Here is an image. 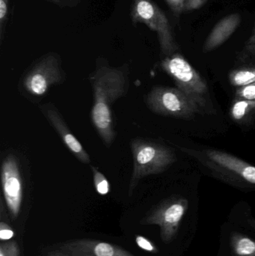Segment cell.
Segmentation results:
<instances>
[{
    "label": "cell",
    "mask_w": 255,
    "mask_h": 256,
    "mask_svg": "<svg viewBox=\"0 0 255 256\" xmlns=\"http://www.w3.org/2000/svg\"><path fill=\"white\" fill-rule=\"evenodd\" d=\"M188 206L186 198H169L159 204L142 220V224L159 226L162 240L165 243H169L176 236Z\"/></svg>",
    "instance_id": "obj_8"
},
{
    "label": "cell",
    "mask_w": 255,
    "mask_h": 256,
    "mask_svg": "<svg viewBox=\"0 0 255 256\" xmlns=\"http://www.w3.org/2000/svg\"><path fill=\"white\" fill-rule=\"evenodd\" d=\"M14 236L13 230L4 222L0 224V239L1 240H9Z\"/></svg>",
    "instance_id": "obj_22"
},
{
    "label": "cell",
    "mask_w": 255,
    "mask_h": 256,
    "mask_svg": "<svg viewBox=\"0 0 255 256\" xmlns=\"http://www.w3.org/2000/svg\"><path fill=\"white\" fill-rule=\"evenodd\" d=\"M61 250L70 256H134L117 245L88 239L67 242Z\"/></svg>",
    "instance_id": "obj_11"
},
{
    "label": "cell",
    "mask_w": 255,
    "mask_h": 256,
    "mask_svg": "<svg viewBox=\"0 0 255 256\" xmlns=\"http://www.w3.org/2000/svg\"><path fill=\"white\" fill-rule=\"evenodd\" d=\"M65 81L61 58L50 52L39 58L21 78L20 87L25 96L39 99L47 94L51 87Z\"/></svg>",
    "instance_id": "obj_4"
},
{
    "label": "cell",
    "mask_w": 255,
    "mask_h": 256,
    "mask_svg": "<svg viewBox=\"0 0 255 256\" xmlns=\"http://www.w3.org/2000/svg\"><path fill=\"white\" fill-rule=\"evenodd\" d=\"M136 242L141 249L150 252H157V249L149 240L142 236H136Z\"/></svg>",
    "instance_id": "obj_20"
},
{
    "label": "cell",
    "mask_w": 255,
    "mask_h": 256,
    "mask_svg": "<svg viewBox=\"0 0 255 256\" xmlns=\"http://www.w3.org/2000/svg\"><path fill=\"white\" fill-rule=\"evenodd\" d=\"M231 246L237 256H255V240L244 234H232Z\"/></svg>",
    "instance_id": "obj_13"
},
{
    "label": "cell",
    "mask_w": 255,
    "mask_h": 256,
    "mask_svg": "<svg viewBox=\"0 0 255 256\" xmlns=\"http://www.w3.org/2000/svg\"><path fill=\"white\" fill-rule=\"evenodd\" d=\"M51 2L55 3L59 6H70V7H73V6H77L79 4L80 0H48Z\"/></svg>",
    "instance_id": "obj_24"
},
{
    "label": "cell",
    "mask_w": 255,
    "mask_h": 256,
    "mask_svg": "<svg viewBox=\"0 0 255 256\" xmlns=\"http://www.w3.org/2000/svg\"><path fill=\"white\" fill-rule=\"evenodd\" d=\"M131 18L135 24H145L157 33L163 55L169 56L178 50L166 14L152 0H134L132 6Z\"/></svg>",
    "instance_id": "obj_5"
},
{
    "label": "cell",
    "mask_w": 255,
    "mask_h": 256,
    "mask_svg": "<svg viewBox=\"0 0 255 256\" xmlns=\"http://www.w3.org/2000/svg\"><path fill=\"white\" fill-rule=\"evenodd\" d=\"M184 149L187 153L196 156L215 171L235 176L250 184L255 185V166L237 156L214 149H208L200 152Z\"/></svg>",
    "instance_id": "obj_7"
},
{
    "label": "cell",
    "mask_w": 255,
    "mask_h": 256,
    "mask_svg": "<svg viewBox=\"0 0 255 256\" xmlns=\"http://www.w3.org/2000/svg\"><path fill=\"white\" fill-rule=\"evenodd\" d=\"M208 0H187L184 10H193L202 8Z\"/></svg>",
    "instance_id": "obj_23"
},
{
    "label": "cell",
    "mask_w": 255,
    "mask_h": 256,
    "mask_svg": "<svg viewBox=\"0 0 255 256\" xmlns=\"http://www.w3.org/2000/svg\"><path fill=\"white\" fill-rule=\"evenodd\" d=\"M238 98L255 100V82L245 86L240 87L237 91Z\"/></svg>",
    "instance_id": "obj_19"
},
{
    "label": "cell",
    "mask_w": 255,
    "mask_h": 256,
    "mask_svg": "<svg viewBox=\"0 0 255 256\" xmlns=\"http://www.w3.org/2000/svg\"><path fill=\"white\" fill-rule=\"evenodd\" d=\"M168 6L175 14H181L185 9L187 0H166Z\"/></svg>",
    "instance_id": "obj_21"
},
{
    "label": "cell",
    "mask_w": 255,
    "mask_h": 256,
    "mask_svg": "<svg viewBox=\"0 0 255 256\" xmlns=\"http://www.w3.org/2000/svg\"><path fill=\"white\" fill-rule=\"evenodd\" d=\"M47 256H70L67 255V254H65V252H63V251L55 250V251H52V252H49V254H48Z\"/></svg>",
    "instance_id": "obj_26"
},
{
    "label": "cell",
    "mask_w": 255,
    "mask_h": 256,
    "mask_svg": "<svg viewBox=\"0 0 255 256\" xmlns=\"http://www.w3.org/2000/svg\"><path fill=\"white\" fill-rule=\"evenodd\" d=\"M230 82L239 88L253 84L255 82V68L234 70L230 74Z\"/></svg>",
    "instance_id": "obj_15"
},
{
    "label": "cell",
    "mask_w": 255,
    "mask_h": 256,
    "mask_svg": "<svg viewBox=\"0 0 255 256\" xmlns=\"http://www.w3.org/2000/svg\"><path fill=\"white\" fill-rule=\"evenodd\" d=\"M241 20L238 14H232L223 18L210 33L204 45V52L214 50L224 44L236 31Z\"/></svg>",
    "instance_id": "obj_12"
},
{
    "label": "cell",
    "mask_w": 255,
    "mask_h": 256,
    "mask_svg": "<svg viewBox=\"0 0 255 256\" xmlns=\"http://www.w3.org/2000/svg\"><path fill=\"white\" fill-rule=\"evenodd\" d=\"M245 50L248 54H255V26L253 34L247 42Z\"/></svg>",
    "instance_id": "obj_25"
},
{
    "label": "cell",
    "mask_w": 255,
    "mask_h": 256,
    "mask_svg": "<svg viewBox=\"0 0 255 256\" xmlns=\"http://www.w3.org/2000/svg\"><path fill=\"white\" fill-rule=\"evenodd\" d=\"M2 194L10 216L16 218L20 212L23 198L24 182L19 160L13 154H8L1 165Z\"/></svg>",
    "instance_id": "obj_9"
},
{
    "label": "cell",
    "mask_w": 255,
    "mask_h": 256,
    "mask_svg": "<svg viewBox=\"0 0 255 256\" xmlns=\"http://www.w3.org/2000/svg\"><path fill=\"white\" fill-rule=\"evenodd\" d=\"M8 14V0H0V40L2 42Z\"/></svg>",
    "instance_id": "obj_18"
},
{
    "label": "cell",
    "mask_w": 255,
    "mask_h": 256,
    "mask_svg": "<svg viewBox=\"0 0 255 256\" xmlns=\"http://www.w3.org/2000/svg\"><path fill=\"white\" fill-rule=\"evenodd\" d=\"M39 108L49 124L58 132L64 146L76 156V159L84 164H91L89 155L84 149L80 142L70 131V128L67 126V123L55 105L51 103L45 104L40 105Z\"/></svg>",
    "instance_id": "obj_10"
},
{
    "label": "cell",
    "mask_w": 255,
    "mask_h": 256,
    "mask_svg": "<svg viewBox=\"0 0 255 256\" xmlns=\"http://www.w3.org/2000/svg\"><path fill=\"white\" fill-rule=\"evenodd\" d=\"M145 102L150 110L163 116L188 120L200 114L197 106L178 88L156 86L147 94Z\"/></svg>",
    "instance_id": "obj_6"
},
{
    "label": "cell",
    "mask_w": 255,
    "mask_h": 256,
    "mask_svg": "<svg viewBox=\"0 0 255 256\" xmlns=\"http://www.w3.org/2000/svg\"><path fill=\"white\" fill-rule=\"evenodd\" d=\"M90 80L94 96L90 114L91 122L106 147H110L117 136L112 106L127 94L130 86L128 66L114 68L100 62Z\"/></svg>",
    "instance_id": "obj_1"
},
{
    "label": "cell",
    "mask_w": 255,
    "mask_h": 256,
    "mask_svg": "<svg viewBox=\"0 0 255 256\" xmlns=\"http://www.w3.org/2000/svg\"><path fill=\"white\" fill-rule=\"evenodd\" d=\"M0 256H19V248L16 242H5L0 245Z\"/></svg>",
    "instance_id": "obj_17"
},
{
    "label": "cell",
    "mask_w": 255,
    "mask_h": 256,
    "mask_svg": "<svg viewBox=\"0 0 255 256\" xmlns=\"http://www.w3.org/2000/svg\"><path fill=\"white\" fill-rule=\"evenodd\" d=\"M93 174L94 188L97 194L101 196L107 195L110 191V184L109 180L105 177L103 173L99 171L97 167L91 166Z\"/></svg>",
    "instance_id": "obj_16"
},
{
    "label": "cell",
    "mask_w": 255,
    "mask_h": 256,
    "mask_svg": "<svg viewBox=\"0 0 255 256\" xmlns=\"http://www.w3.org/2000/svg\"><path fill=\"white\" fill-rule=\"evenodd\" d=\"M255 110V100L238 98L232 110L231 115L235 121H241Z\"/></svg>",
    "instance_id": "obj_14"
},
{
    "label": "cell",
    "mask_w": 255,
    "mask_h": 256,
    "mask_svg": "<svg viewBox=\"0 0 255 256\" xmlns=\"http://www.w3.org/2000/svg\"><path fill=\"white\" fill-rule=\"evenodd\" d=\"M161 68L199 108L200 114H214L209 90L206 81L197 70L179 54L166 56L161 62Z\"/></svg>",
    "instance_id": "obj_2"
},
{
    "label": "cell",
    "mask_w": 255,
    "mask_h": 256,
    "mask_svg": "<svg viewBox=\"0 0 255 256\" xmlns=\"http://www.w3.org/2000/svg\"><path fill=\"white\" fill-rule=\"evenodd\" d=\"M130 146L133 159L129 186V195L131 196L142 178L166 171L176 161V156L169 148L145 138H133Z\"/></svg>",
    "instance_id": "obj_3"
}]
</instances>
